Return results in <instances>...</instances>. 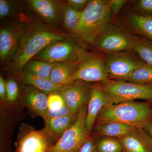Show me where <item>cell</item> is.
Here are the masks:
<instances>
[{
  "label": "cell",
  "mask_w": 152,
  "mask_h": 152,
  "mask_svg": "<svg viewBox=\"0 0 152 152\" xmlns=\"http://www.w3.org/2000/svg\"><path fill=\"white\" fill-rule=\"evenodd\" d=\"M152 119L151 102L129 101L110 104L104 107L96 121L100 123L116 122L143 128Z\"/></svg>",
  "instance_id": "obj_1"
},
{
  "label": "cell",
  "mask_w": 152,
  "mask_h": 152,
  "mask_svg": "<svg viewBox=\"0 0 152 152\" xmlns=\"http://www.w3.org/2000/svg\"><path fill=\"white\" fill-rule=\"evenodd\" d=\"M110 0L90 1L82 12L76 35L89 43L95 42L110 26Z\"/></svg>",
  "instance_id": "obj_2"
},
{
  "label": "cell",
  "mask_w": 152,
  "mask_h": 152,
  "mask_svg": "<svg viewBox=\"0 0 152 152\" xmlns=\"http://www.w3.org/2000/svg\"><path fill=\"white\" fill-rule=\"evenodd\" d=\"M64 38L62 35L45 30L33 33L21 43L12 64L13 72H21L28 63L43 49L52 43L63 40Z\"/></svg>",
  "instance_id": "obj_3"
},
{
  "label": "cell",
  "mask_w": 152,
  "mask_h": 152,
  "mask_svg": "<svg viewBox=\"0 0 152 152\" xmlns=\"http://www.w3.org/2000/svg\"><path fill=\"white\" fill-rule=\"evenodd\" d=\"M76 50L78 68L64 85L77 80L89 83H100L108 79L104 56L87 52L78 46H76Z\"/></svg>",
  "instance_id": "obj_4"
},
{
  "label": "cell",
  "mask_w": 152,
  "mask_h": 152,
  "mask_svg": "<svg viewBox=\"0 0 152 152\" xmlns=\"http://www.w3.org/2000/svg\"><path fill=\"white\" fill-rule=\"evenodd\" d=\"M99 83L112 104L137 99L152 102V85L140 84L109 79Z\"/></svg>",
  "instance_id": "obj_5"
},
{
  "label": "cell",
  "mask_w": 152,
  "mask_h": 152,
  "mask_svg": "<svg viewBox=\"0 0 152 152\" xmlns=\"http://www.w3.org/2000/svg\"><path fill=\"white\" fill-rule=\"evenodd\" d=\"M88 104L78 113L75 122L64 132L48 152H77L90 137L86 126Z\"/></svg>",
  "instance_id": "obj_6"
},
{
  "label": "cell",
  "mask_w": 152,
  "mask_h": 152,
  "mask_svg": "<svg viewBox=\"0 0 152 152\" xmlns=\"http://www.w3.org/2000/svg\"><path fill=\"white\" fill-rule=\"evenodd\" d=\"M134 37L120 26H110L95 42V47L106 54L126 51L132 49Z\"/></svg>",
  "instance_id": "obj_7"
},
{
  "label": "cell",
  "mask_w": 152,
  "mask_h": 152,
  "mask_svg": "<svg viewBox=\"0 0 152 152\" xmlns=\"http://www.w3.org/2000/svg\"><path fill=\"white\" fill-rule=\"evenodd\" d=\"M104 57L108 78L116 80L127 81L133 72L144 63L124 52L106 54Z\"/></svg>",
  "instance_id": "obj_8"
},
{
  "label": "cell",
  "mask_w": 152,
  "mask_h": 152,
  "mask_svg": "<svg viewBox=\"0 0 152 152\" xmlns=\"http://www.w3.org/2000/svg\"><path fill=\"white\" fill-rule=\"evenodd\" d=\"M93 86L89 83L77 80L63 85L59 90L72 114L77 115L88 104Z\"/></svg>",
  "instance_id": "obj_9"
},
{
  "label": "cell",
  "mask_w": 152,
  "mask_h": 152,
  "mask_svg": "<svg viewBox=\"0 0 152 152\" xmlns=\"http://www.w3.org/2000/svg\"><path fill=\"white\" fill-rule=\"evenodd\" d=\"M76 46L69 42L57 41L43 49L33 59L53 64L75 61L77 58Z\"/></svg>",
  "instance_id": "obj_10"
},
{
  "label": "cell",
  "mask_w": 152,
  "mask_h": 152,
  "mask_svg": "<svg viewBox=\"0 0 152 152\" xmlns=\"http://www.w3.org/2000/svg\"><path fill=\"white\" fill-rule=\"evenodd\" d=\"M43 130L29 129L19 138L17 152H48L53 145Z\"/></svg>",
  "instance_id": "obj_11"
},
{
  "label": "cell",
  "mask_w": 152,
  "mask_h": 152,
  "mask_svg": "<svg viewBox=\"0 0 152 152\" xmlns=\"http://www.w3.org/2000/svg\"><path fill=\"white\" fill-rule=\"evenodd\" d=\"M112 104L110 98L102 89L99 83L93 85L88 106L86 126L89 133L92 131L93 126L99 113L104 107Z\"/></svg>",
  "instance_id": "obj_12"
},
{
  "label": "cell",
  "mask_w": 152,
  "mask_h": 152,
  "mask_svg": "<svg viewBox=\"0 0 152 152\" xmlns=\"http://www.w3.org/2000/svg\"><path fill=\"white\" fill-rule=\"evenodd\" d=\"M124 149L152 152V138L143 128H137L127 135L119 138Z\"/></svg>",
  "instance_id": "obj_13"
},
{
  "label": "cell",
  "mask_w": 152,
  "mask_h": 152,
  "mask_svg": "<svg viewBox=\"0 0 152 152\" xmlns=\"http://www.w3.org/2000/svg\"><path fill=\"white\" fill-rule=\"evenodd\" d=\"M20 34L12 27H5L0 31V58L1 61L15 56L20 46Z\"/></svg>",
  "instance_id": "obj_14"
},
{
  "label": "cell",
  "mask_w": 152,
  "mask_h": 152,
  "mask_svg": "<svg viewBox=\"0 0 152 152\" xmlns=\"http://www.w3.org/2000/svg\"><path fill=\"white\" fill-rule=\"evenodd\" d=\"M23 101L31 110L45 118L48 111V96L45 93L28 86L24 91Z\"/></svg>",
  "instance_id": "obj_15"
},
{
  "label": "cell",
  "mask_w": 152,
  "mask_h": 152,
  "mask_svg": "<svg viewBox=\"0 0 152 152\" xmlns=\"http://www.w3.org/2000/svg\"><path fill=\"white\" fill-rule=\"evenodd\" d=\"M77 115H71L51 118L45 121V127L43 130L52 141H57L67 129L75 121Z\"/></svg>",
  "instance_id": "obj_16"
},
{
  "label": "cell",
  "mask_w": 152,
  "mask_h": 152,
  "mask_svg": "<svg viewBox=\"0 0 152 152\" xmlns=\"http://www.w3.org/2000/svg\"><path fill=\"white\" fill-rule=\"evenodd\" d=\"M137 127L121 123L109 122L96 124L94 134L97 137L120 138L127 135Z\"/></svg>",
  "instance_id": "obj_17"
},
{
  "label": "cell",
  "mask_w": 152,
  "mask_h": 152,
  "mask_svg": "<svg viewBox=\"0 0 152 152\" xmlns=\"http://www.w3.org/2000/svg\"><path fill=\"white\" fill-rule=\"evenodd\" d=\"M127 21L133 31L152 42V17L132 13L128 17Z\"/></svg>",
  "instance_id": "obj_18"
},
{
  "label": "cell",
  "mask_w": 152,
  "mask_h": 152,
  "mask_svg": "<svg viewBox=\"0 0 152 152\" xmlns=\"http://www.w3.org/2000/svg\"><path fill=\"white\" fill-rule=\"evenodd\" d=\"M78 67L77 61L55 64L50 79L55 84L63 85L69 78L77 72Z\"/></svg>",
  "instance_id": "obj_19"
},
{
  "label": "cell",
  "mask_w": 152,
  "mask_h": 152,
  "mask_svg": "<svg viewBox=\"0 0 152 152\" xmlns=\"http://www.w3.org/2000/svg\"><path fill=\"white\" fill-rule=\"evenodd\" d=\"M23 83L34 87L45 94L59 91L63 85L55 84L50 79L42 78L30 73L26 70L22 74Z\"/></svg>",
  "instance_id": "obj_20"
},
{
  "label": "cell",
  "mask_w": 152,
  "mask_h": 152,
  "mask_svg": "<svg viewBox=\"0 0 152 152\" xmlns=\"http://www.w3.org/2000/svg\"><path fill=\"white\" fill-rule=\"evenodd\" d=\"M33 9L47 21L53 23L58 19V9L56 3L50 0H31Z\"/></svg>",
  "instance_id": "obj_21"
},
{
  "label": "cell",
  "mask_w": 152,
  "mask_h": 152,
  "mask_svg": "<svg viewBox=\"0 0 152 152\" xmlns=\"http://www.w3.org/2000/svg\"><path fill=\"white\" fill-rule=\"evenodd\" d=\"M132 50L142 61L152 67V42L142 37L134 36Z\"/></svg>",
  "instance_id": "obj_22"
},
{
  "label": "cell",
  "mask_w": 152,
  "mask_h": 152,
  "mask_svg": "<svg viewBox=\"0 0 152 152\" xmlns=\"http://www.w3.org/2000/svg\"><path fill=\"white\" fill-rule=\"evenodd\" d=\"M54 64L37 60H32L26 65V71L34 75L50 79Z\"/></svg>",
  "instance_id": "obj_23"
},
{
  "label": "cell",
  "mask_w": 152,
  "mask_h": 152,
  "mask_svg": "<svg viewBox=\"0 0 152 152\" xmlns=\"http://www.w3.org/2000/svg\"><path fill=\"white\" fill-rule=\"evenodd\" d=\"M127 81L142 85H152V67L144 62L134 71Z\"/></svg>",
  "instance_id": "obj_24"
},
{
  "label": "cell",
  "mask_w": 152,
  "mask_h": 152,
  "mask_svg": "<svg viewBox=\"0 0 152 152\" xmlns=\"http://www.w3.org/2000/svg\"><path fill=\"white\" fill-rule=\"evenodd\" d=\"M95 141L99 152H124V148L118 139L100 137Z\"/></svg>",
  "instance_id": "obj_25"
},
{
  "label": "cell",
  "mask_w": 152,
  "mask_h": 152,
  "mask_svg": "<svg viewBox=\"0 0 152 152\" xmlns=\"http://www.w3.org/2000/svg\"><path fill=\"white\" fill-rule=\"evenodd\" d=\"M82 11L75 10L69 5L66 8L64 14V24L67 29L76 34L78 27Z\"/></svg>",
  "instance_id": "obj_26"
},
{
  "label": "cell",
  "mask_w": 152,
  "mask_h": 152,
  "mask_svg": "<svg viewBox=\"0 0 152 152\" xmlns=\"http://www.w3.org/2000/svg\"><path fill=\"white\" fill-rule=\"evenodd\" d=\"M66 105L64 99L58 91L49 94L48 96V110L55 111L62 108Z\"/></svg>",
  "instance_id": "obj_27"
},
{
  "label": "cell",
  "mask_w": 152,
  "mask_h": 152,
  "mask_svg": "<svg viewBox=\"0 0 152 152\" xmlns=\"http://www.w3.org/2000/svg\"><path fill=\"white\" fill-rule=\"evenodd\" d=\"M6 99L10 103H13L18 99L19 95V88L17 82L10 78L6 81Z\"/></svg>",
  "instance_id": "obj_28"
},
{
  "label": "cell",
  "mask_w": 152,
  "mask_h": 152,
  "mask_svg": "<svg viewBox=\"0 0 152 152\" xmlns=\"http://www.w3.org/2000/svg\"><path fill=\"white\" fill-rule=\"evenodd\" d=\"M139 14L146 16L152 17V0H140L137 4Z\"/></svg>",
  "instance_id": "obj_29"
},
{
  "label": "cell",
  "mask_w": 152,
  "mask_h": 152,
  "mask_svg": "<svg viewBox=\"0 0 152 152\" xmlns=\"http://www.w3.org/2000/svg\"><path fill=\"white\" fill-rule=\"evenodd\" d=\"M74 115V114L72 113L68 107H67L66 105L63 107L62 108L58 110L55 111L48 110L44 120V121H46V120L51 118L64 116L69 115Z\"/></svg>",
  "instance_id": "obj_30"
},
{
  "label": "cell",
  "mask_w": 152,
  "mask_h": 152,
  "mask_svg": "<svg viewBox=\"0 0 152 152\" xmlns=\"http://www.w3.org/2000/svg\"><path fill=\"white\" fill-rule=\"evenodd\" d=\"M78 152H99L95 141L91 137L83 144Z\"/></svg>",
  "instance_id": "obj_31"
},
{
  "label": "cell",
  "mask_w": 152,
  "mask_h": 152,
  "mask_svg": "<svg viewBox=\"0 0 152 152\" xmlns=\"http://www.w3.org/2000/svg\"><path fill=\"white\" fill-rule=\"evenodd\" d=\"M10 2L7 0H0V18L1 19L8 16L11 12Z\"/></svg>",
  "instance_id": "obj_32"
},
{
  "label": "cell",
  "mask_w": 152,
  "mask_h": 152,
  "mask_svg": "<svg viewBox=\"0 0 152 152\" xmlns=\"http://www.w3.org/2000/svg\"><path fill=\"white\" fill-rule=\"evenodd\" d=\"M126 2L125 0H110V7L113 17L116 15Z\"/></svg>",
  "instance_id": "obj_33"
},
{
  "label": "cell",
  "mask_w": 152,
  "mask_h": 152,
  "mask_svg": "<svg viewBox=\"0 0 152 152\" xmlns=\"http://www.w3.org/2000/svg\"><path fill=\"white\" fill-rule=\"evenodd\" d=\"M69 5L76 10L83 11L86 7L89 1L87 0H69Z\"/></svg>",
  "instance_id": "obj_34"
},
{
  "label": "cell",
  "mask_w": 152,
  "mask_h": 152,
  "mask_svg": "<svg viewBox=\"0 0 152 152\" xmlns=\"http://www.w3.org/2000/svg\"><path fill=\"white\" fill-rule=\"evenodd\" d=\"M0 98L2 101L6 98V81L1 76H0Z\"/></svg>",
  "instance_id": "obj_35"
},
{
  "label": "cell",
  "mask_w": 152,
  "mask_h": 152,
  "mask_svg": "<svg viewBox=\"0 0 152 152\" xmlns=\"http://www.w3.org/2000/svg\"><path fill=\"white\" fill-rule=\"evenodd\" d=\"M143 129L152 138V119L146 125Z\"/></svg>",
  "instance_id": "obj_36"
},
{
  "label": "cell",
  "mask_w": 152,
  "mask_h": 152,
  "mask_svg": "<svg viewBox=\"0 0 152 152\" xmlns=\"http://www.w3.org/2000/svg\"><path fill=\"white\" fill-rule=\"evenodd\" d=\"M124 152H140L136 151H128V150H126L124 149Z\"/></svg>",
  "instance_id": "obj_37"
},
{
  "label": "cell",
  "mask_w": 152,
  "mask_h": 152,
  "mask_svg": "<svg viewBox=\"0 0 152 152\" xmlns=\"http://www.w3.org/2000/svg\"><path fill=\"white\" fill-rule=\"evenodd\" d=\"M77 152H78V151Z\"/></svg>",
  "instance_id": "obj_38"
}]
</instances>
